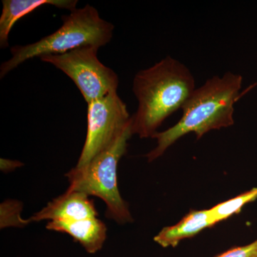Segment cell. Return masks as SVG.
I'll list each match as a JSON object with an SVG mask.
<instances>
[{"label": "cell", "instance_id": "5b68a950", "mask_svg": "<svg viewBox=\"0 0 257 257\" xmlns=\"http://www.w3.org/2000/svg\"><path fill=\"white\" fill-rule=\"evenodd\" d=\"M99 48L88 46L40 57L62 71L73 81L87 103L117 92L119 78L113 69L98 59Z\"/></svg>", "mask_w": 257, "mask_h": 257}, {"label": "cell", "instance_id": "4fadbf2b", "mask_svg": "<svg viewBox=\"0 0 257 257\" xmlns=\"http://www.w3.org/2000/svg\"><path fill=\"white\" fill-rule=\"evenodd\" d=\"M216 257H257V239L245 246L230 248Z\"/></svg>", "mask_w": 257, "mask_h": 257}, {"label": "cell", "instance_id": "8fae6325", "mask_svg": "<svg viewBox=\"0 0 257 257\" xmlns=\"http://www.w3.org/2000/svg\"><path fill=\"white\" fill-rule=\"evenodd\" d=\"M256 199L257 187L231 198L229 200L219 203L209 209L214 220L216 223H219L226 220L230 216L238 214L246 204L253 202Z\"/></svg>", "mask_w": 257, "mask_h": 257}, {"label": "cell", "instance_id": "3957f363", "mask_svg": "<svg viewBox=\"0 0 257 257\" xmlns=\"http://www.w3.org/2000/svg\"><path fill=\"white\" fill-rule=\"evenodd\" d=\"M63 25L54 33L38 42L25 46L12 47V57L0 67V77L16 69L26 61L35 57L61 55L83 47L100 48L111 41L114 25L99 16L91 5L70 12L62 17Z\"/></svg>", "mask_w": 257, "mask_h": 257}, {"label": "cell", "instance_id": "6da1fadb", "mask_svg": "<svg viewBox=\"0 0 257 257\" xmlns=\"http://www.w3.org/2000/svg\"><path fill=\"white\" fill-rule=\"evenodd\" d=\"M195 89L190 69L170 56L139 71L133 86L138 101V110L132 116L133 135L154 138L157 128L171 114L182 109Z\"/></svg>", "mask_w": 257, "mask_h": 257}, {"label": "cell", "instance_id": "52a82bcc", "mask_svg": "<svg viewBox=\"0 0 257 257\" xmlns=\"http://www.w3.org/2000/svg\"><path fill=\"white\" fill-rule=\"evenodd\" d=\"M97 216L94 202L87 194L67 189L63 194L54 199L43 209L29 218L28 221H72Z\"/></svg>", "mask_w": 257, "mask_h": 257}, {"label": "cell", "instance_id": "7c38bea8", "mask_svg": "<svg viewBox=\"0 0 257 257\" xmlns=\"http://www.w3.org/2000/svg\"><path fill=\"white\" fill-rule=\"evenodd\" d=\"M1 228L24 227L30 224L28 219L22 218V203L16 200H7L0 207Z\"/></svg>", "mask_w": 257, "mask_h": 257}, {"label": "cell", "instance_id": "277c9868", "mask_svg": "<svg viewBox=\"0 0 257 257\" xmlns=\"http://www.w3.org/2000/svg\"><path fill=\"white\" fill-rule=\"evenodd\" d=\"M132 124L110 147L83 167H74L65 175L68 190L84 193L101 199L106 205V216L118 224L133 222L127 202L120 194L117 167L133 136Z\"/></svg>", "mask_w": 257, "mask_h": 257}, {"label": "cell", "instance_id": "ba28073f", "mask_svg": "<svg viewBox=\"0 0 257 257\" xmlns=\"http://www.w3.org/2000/svg\"><path fill=\"white\" fill-rule=\"evenodd\" d=\"M0 17V47H9V35L15 23L45 5H52L70 12L77 9V0H3Z\"/></svg>", "mask_w": 257, "mask_h": 257}, {"label": "cell", "instance_id": "8992f818", "mask_svg": "<svg viewBox=\"0 0 257 257\" xmlns=\"http://www.w3.org/2000/svg\"><path fill=\"white\" fill-rule=\"evenodd\" d=\"M85 143L76 167H83L107 150L132 124V116L117 92L88 103Z\"/></svg>", "mask_w": 257, "mask_h": 257}, {"label": "cell", "instance_id": "9c48e42d", "mask_svg": "<svg viewBox=\"0 0 257 257\" xmlns=\"http://www.w3.org/2000/svg\"><path fill=\"white\" fill-rule=\"evenodd\" d=\"M46 228L70 235L89 253H96L102 248L107 231L105 224L96 217L72 221H48Z\"/></svg>", "mask_w": 257, "mask_h": 257}, {"label": "cell", "instance_id": "5bb4252c", "mask_svg": "<svg viewBox=\"0 0 257 257\" xmlns=\"http://www.w3.org/2000/svg\"><path fill=\"white\" fill-rule=\"evenodd\" d=\"M24 164L20 161L8 160L2 158L0 160V169L4 172H10L22 167Z\"/></svg>", "mask_w": 257, "mask_h": 257}, {"label": "cell", "instance_id": "7a4b0ae2", "mask_svg": "<svg viewBox=\"0 0 257 257\" xmlns=\"http://www.w3.org/2000/svg\"><path fill=\"white\" fill-rule=\"evenodd\" d=\"M242 77L227 72L214 76L196 88L182 107V116L172 127L157 133V145L146 155L149 162L165 153L179 139L194 133L197 140L211 130L229 127L234 124V104L242 87Z\"/></svg>", "mask_w": 257, "mask_h": 257}, {"label": "cell", "instance_id": "30bf717a", "mask_svg": "<svg viewBox=\"0 0 257 257\" xmlns=\"http://www.w3.org/2000/svg\"><path fill=\"white\" fill-rule=\"evenodd\" d=\"M216 224L210 209L191 210L177 224L163 228L154 240L162 247H175L182 240L192 238Z\"/></svg>", "mask_w": 257, "mask_h": 257}]
</instances>
